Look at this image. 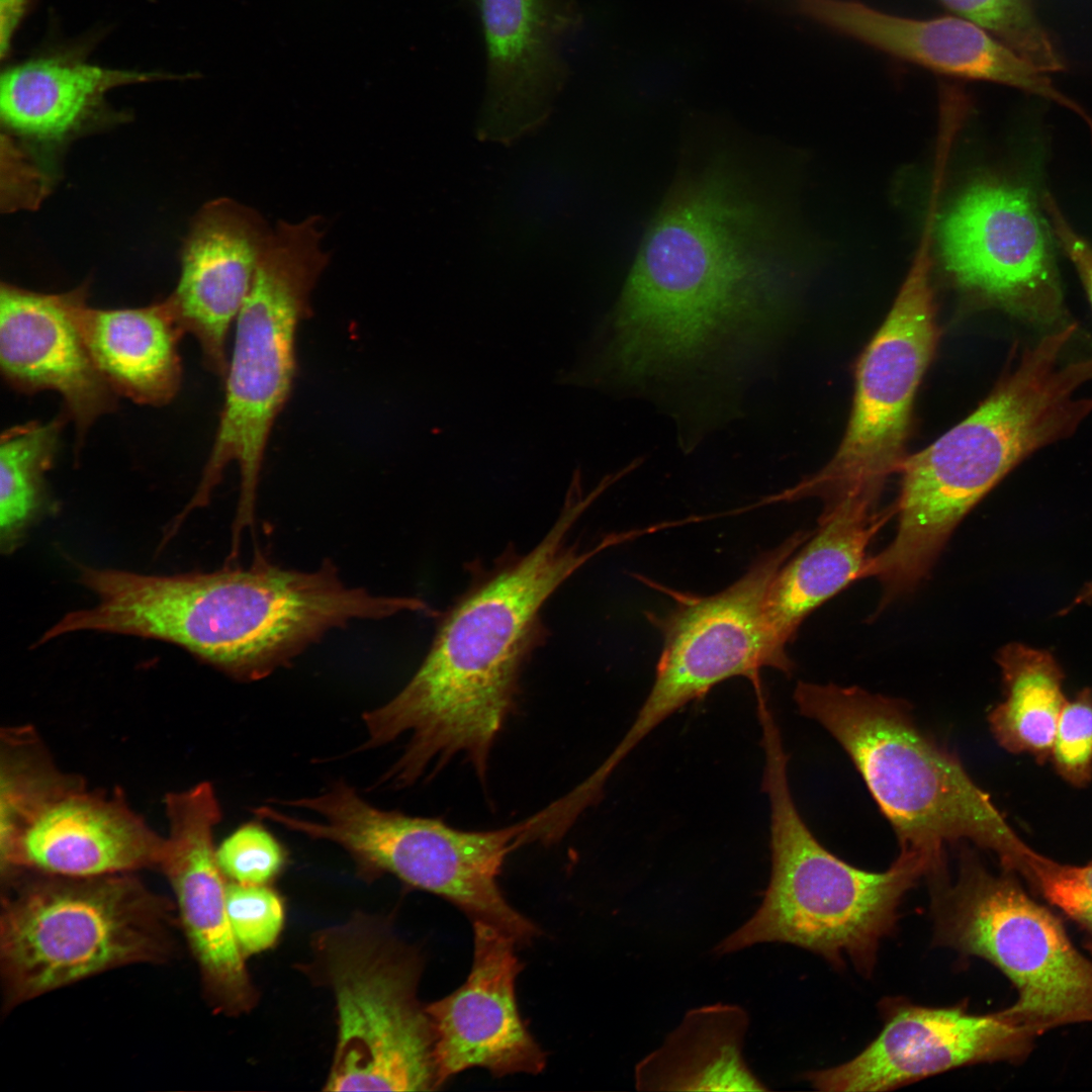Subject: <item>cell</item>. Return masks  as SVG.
<instances>
[{"label":"cell","instance_id":"19","mask_svg":"<svg viewBox=\"0 0 1092 1092\" xmlns=\"http://www.w3.org/2000/svg\"><path fill=\"white\" fill-rule=\"evenodd\" d=\"M163 837L117 797L75 782L40 802L0 839L7 872L71 878L128 874L158 867Z\"/></svg>","mask_w":1092,"mask_h":1092},{"label":"cell","instance_id":"30","mask_svg":"<svg viewBox=\"0 0 1092 1092\" xmlns=\"http://www.w3.org/2000/svg\"><path fill=\"white\" fill-rule=\"evenodd\" d=\"M1017 876L1092 937V860L1061 863L1033 850Z\"/></svg>","mask_w":1092,"mask_h":1092},{"label":"cell","instance_id":"8","mask_svg":"<svg viewBox=\"0 0 1092 1092\" xmlns=\"http://www.w3.org/2000/svg\"><path fill=\"white\" fill-rule=\"evenodd\" d=\"M130 874H38L10 886L0 919L6 1010L114 969L169 960L172 905Z\"/></svg>","mask_w":1092,"mask_h":1092},{"label":"cell","instance_id":"25","mask_svg":"<svg viewBox=\"0 0 1092 1092\" xmlns=\"http://www.w3.org/2000/svg\"><path fill=\"white\" fill-rule=\"evenodd\" d=\"M169 78L105 68L61 57L15 64L0 78V116L10 130L38 142L65 140L101 105L110 90Z\"/></svg>","mask_w":1092,"mask_h":1092},{"label":"cell","instance_id":"26","mask_svg":"<svg viewBox=\"0 0 1092 1092\" xmlns=\"http://www.w3.org/2000/svg\"><path fill=\"white\" fill-rule=\"evenodd\" d=\"M747 1012L717 1003L690 1010L635 1067L639 1091H766L743 1056Z\"/></svg>","mask_w":1092,"mask_h":1092},{"label":"cell","instance_id":"9","mask_svg":"<svg viewBox=\"0 0 1092 1092\" xmlns=\"http://www.w3.org/2000/svg\"><path fill=\"white\" fill-rule=\"evenodd\" d=\"M273 802L308 810L318 819L271 805L259 808L260 818L339 845L363 877L391 874L450 901L472 922L490 924L517 938L529 931L530 920L508 903L498 886L508 854L525 842L523 821L491 830H463L439 818L377 808L344 781L315 796Z\"/></svg>","mask_w":1092,"mask_h":1092},{"label":"cell","instance_id":"5","mask_svg":"<svg viewBox=\"0 0 1092 1092\" xmlns=\"http://www.w3.org/2000/svg\"><path fill=\"white\" fill-rule=\"evenodd\" d=\"M799 712L821 724L850 757L892 826L900 850L924 855L931 873L947 846L971 842L1015 873L1033 850L968 774L957 753L916 723L904 700L859 687L799 681Z\"/></svg>","mask_w":1092,"mask_h":1092},{"label":"cell","instance_id":"22","mask_svg":"<svg viewBox=\"0 0 1092 1092\" xmlns=\"http://www.w3.org/2000/svg\"><path fill=\"white\" fill-rule=\"evenodd\" d=\"M75 290L39 293L7 283L0 289V367L16 390L58 392L78 437L116 405L72 313Z\"/></svg>","mask_w":1092,"mask_h":1092},{"label":"cell","instance_id":"20","mask_svg":"<svg viewBox=\"0 0 1092 1092\" xmlns=\"http://www.w3.org/2000/svg\"><path fill=\"white\" fill-rule=\"evenodd\" d=\"M805 16L848 37L937 73L1000 83L1086 111L1045 73L979 25L959 17L915 19L853 0H792Z\"/></svg>","mask_w":1092,"mask_h":1092},{"label":"cell","instance_id":"17","mask_svg":"<svg viewBox=\"0 0 1092 1092\" xmlns=\"http://www.w3.org/2000/svg\"><path fill=\"white\" fill-rule=\"evenodd\" d=\"M168 834L158 867L168 879L180 924L207 995L220 1011L251 1007L254 994L226 909V879L213 833L221 809L213 791L194 787L165 799Z\"/></svg>","mask_w":1092,"mask_h":1092},{"label":"cell","instance_id":"34","mask_svg":"<svg viewBox=\"0 0 1092 1092\" xmlns=\"http://www.w3.org/2000/svg\"><path fill=\"white\" fill-rule=\"evenodd\" d=\"M1042 205L1050 218L1053 236L1074 264L1092 305V243L1074 231L1051 195L1043 196Z\"/></svg>","mask_w":1092,"mask_h":1092},{"label":"cell","instance_id":"15","mask_svg":"<svg viewBox=\"0 0 1092 1092\" xmlns=\"http://www.w3.org/2000/svg\"><path fill=\"white\" fill-rule=\"evenodd\" d=\"M481 26L485 92L476 138L510 146L540 129L570 71L564 57L580 29L576 0H465Z\"/></svg>","mask_w":1092,"mask_h":1092},{"label":"cell","instance_id":"28","mask_svg":"<svg viewBox=\"0 0 1092 1092\" xmlns=\"http://www.w3.org/2000/svg\"><path fill=\"white\" fill-rule=\"evenodd\" d=\"M64 420L32 421L5 430L0 439V548L11 554L50 509L52 468Z\"/></svg>","mask_w":1092,"mask_h":1092},{"label":"cell","instance_id":"12","mask_svg":"<svg viewBox=\"0 0 1092 1092\" xmlns=\"http://www.w3.org/2000/svg\"><path fill=\"white\" fill-rule=\"evenodd\" d=\"M925 228L894 304L857 363L853 406L838 450L824 468L771 502L815 496L823 502L821 514L848 498L878 505L887 477L900 469L915 394L937 341L933 231Z\"/></svg>","mask_w":1092,"mask_h":1092},{"label":"cell","instance_id":"6","mask_svg":"<svg viewBox=\"0 0 1092 1092\" xmlns=\"http://www.w3.org/2000/svg\"><path fill=\"white\" fill-rule=\"evenodd\" d=\"M762 791L770 808L771 870L763 899L741 926L715 946L717 954L764 942L790 943L841 967L848 958L864 975L874 970L882 938L898 921L905 894L930 869L919 852L899 850L884 872L855 868L827 850L794 802L789 756L776 719L761 721Z\"/></svg>","mask_w":1092,"mask_h":1092},{"label":"cell","instance_id":"11","mask_svg":"<svg viewBox=\"0 0 1092 1092\" xmlns=\"http://www.w3.org/2000/svg\"><path fill=\"white\" fill-rule=\"evenodd\" d=\"M314 946L338 1015L325 1090L438 1089L432 1024L417 998L420 957L367 918L324 931Z\"/></svg>","mask_w":1092,"mask_h":1092},{"label":"cell","instance_id":"23","mask_svg":"<svg viewBox=\"0 0 1092 1092\" xmlns=\"http://www.w3.org/2000/svg\"><path fill=\"white\" fill-rule=\"evenodd\" d=\"M72 313L96 368L117 395L146 405L175 397L185 333L168 298L138 308L99 309L86 304L82 286L75 290Z\"/></svg>","mask_w":1092,"mask_h":1092},{"label":"cell","instance_id":"14","mask_svg":"<svg viewBox=\"0 0 1092 1092\" xmlns=\"http://www.w3.org/2000/svg\"><path fill=\"white\" fill-rule=\"evenodd\" d=\"M1052 229L1026 185L981 177L940 220L939 253L963 289L1028 324L1064 316Z\"/></svg>","mask_w":1092,"mask_h":1092},{"label":"cell","instance_id":"2","mask_svg":"<svg viewBox=\"0 0 1092 1092\" xmlns=\"http://www.w3.org/2000/svg\"><path fill=\"white\" fill-rule=\"evenodd\" d=\"M597 498L570 484L540 542L476 571L412 678L388 702L362 714L367 738L359 751L408 736L387 769L394 784L412 786L461 754L485 779L492 746L516 705L523 666L543 637L545 604L585 563L620 543L617 534L592 546L574 538V527Z\"/></svg>","mask_w":1092,"mask_h":1092},{"label":"cell","instance_id":"21","mask_svg":"<svg viewBox=\"0 0 1092 1092\" xmlns=\"http://www.w3.org/2000/svg\"><path fill=\"white\" fill-rule=\"evenodd\" d=\"M272 231L256 209L219 198L199 211L185 243L181 276L168 300L184 333L199 343L205 365L222 380L228 334Z\"/></svg>","mask_w":1092,"mask_h":1092},{"label":"cell","instance_id":"33","mask_svg":"<svg viewBox=\"0 0 1092 1092\" xmlns=\"http://www.w3.org/2000/svg\"><path fill=\"white\" fill-rule=\"evenodd\" d=\"M1050 760L1059 776L1074 787L1092 780V690L1067 700L1060 715Z\"/></svg>","mask_w":1092,"mask_h":1092},{"label":"cell","instance_id":"35","mask_svg":"<svg viewBox=\"0 0 1092 1092\" xmlns=\"http://www.w3.org/2000/svg\"><path fill=\"white\" fill-rule=\"evenodd\" d=\"M30 0H0V51L4 57Z\"/></svg>","mask_w":1092,"mask_h":1092},{"label":"cell","instance_id":"13","mask_svg":"<svg viewBox=\"0 0 1092 1092\" xmlns=\"http://www.w3.org/2000/svg\"><path fill=\"white\" fill-rule=\"evenodd\" d=\"M810 535L801 531L790 536L715 595L669 592L673 607L652 620L662 635L653 685L630 728L605 759L609 769H616L660 723L718 684L744 676L755 686L765 667L792 673L794 662L770 632L766 600L780 569Z\"/></svg>","mask_w":1092,"mask_h":1092},{"label":"cell","instance_id":"4","mask_svg":"<svg viewBox=\"0 0 1092 1092\" xmlns=\"http://www.w3.org/2000/svg\"><path fill=\"white\" fill-rule=\"evenodd\" d=\"M1075 332L1066 325L1025 347L977 410L903 460L896 533L861 571L882 584L883 606L926 578L958 525L1009 471L1092 414V397L1081 394L1092 356L1064 357Z\"/></svg>","mask_w":1092,"mask_h":1092},{"label":"cell","instance_id":"32","mask_svg":"<svg viewBox=\"0 0 1092 1092\" xmlns=\"http://www.w3.org/2000/svg\"><path fill=\"white\" fill-rule=\"evenodd\" d=\"M230 923L244 956L263 951L276 941L283 925L280 897L267 885H226Z\"/></svg>","mask_w":1092,"mask_h":1092},{"label":"cell","instance_id":"10","mask_svg":"<svg viewBox=\"0 0 1092 1092\" xmlns=\"http://www.w3.org/2000/svg\"><path fill=\"white\" fill-rule=\"evenodd\" d=\"M934 941L982 958L1012 983L1017 999L1001 1010L1034 1036L1092 1022V962L1061 921L1013 873L989 871L968 843L958 845V875L927 879Z\"/></svg>","mask_w":1092,"mask_h":1092},{"label":"cell","instance_id":"7","mask_svg":"<svg viewBox=\"0 0 1092 1092\" xmlns=\"http://www.w3.org/2000/svg\"><path fill=\"white\" fill-rule=\"evenodd\" d=\"M322 217L278 221L258 260L236 318L224 376L225 397L209 458L182 519L209 504L224 469L236 462L240 496L232 538L253 527L257 490L270 432L292 388L295 339L309 313V296L330 261L322 248Z\"/></svg>","mask_w":1092,"mask_h":1092},{"label":"cell","instance_id":"36","mask_svg":"<svg viewBox=\"0 0 1092 1092\" xmlns=\"http://www.w3.org/2000/svg\"><path fill=\"white\" fill-rule=\"evenodd\" d=\"M1092 599V582L1089 583L1076 598L1074 604H1080Z\"/></svg>","mask_w":1092,"mask_h":1092},{"label":"cell","instance_id":"27","mask_svg":"<svg viewBox=\"0 0 1092 1092\" xmlns=\"http://www.w3.org/2000/svg\"><path fill=\"white\" fill-rule=\"evenodd\" d=\"M996 660L1005 698L988 714L992 735L1006 751L1044 763L1067 702L1063 670L1048 651L1020 643L1003 647Z\"/></svg>","mask_w":1092,"mask_h":1092},{"label":"cell","instance_id":"24","mask_svg":"<svg viewBox=\"0 0 1092 1092\" xmlns=\"http://www.w3.org/2000/svg\"><path fill=\"white\" fill-rule=\"evenodd\" d=\"M894 514V508L882 512L849 498L820 515L816 533L783 565L768 590L766 615L780 647L787 650L814 610L860 579L872 540Z\"/></svg>","mask_w":1092,"mask_h":1092},{"label":"cell","instance_id":"1","mask_svg":"<svg viewBox=\"0 0 1092 1092\" xmlns=\"http://www.w3.org/2000/svg\"><path fill=\"white\" fill-rule=\"evenodd\" d=\"M759 186L722 158L677 180L579 357L592 386L673 408L736 402L768 356L791 275L786 228Z\"/></svg>","mask_w":1092,"mask_h":1092},{"label":"cell","instance_id":"16","mask_svg":"<svg viewBox=\"0 0 1092 1092\" xmlns=\"http://www.w3.org/2000/svg\"><path fill=\"white\" fill-rule=\"evenodd\" d=\"M884 1015L882 1031L855 1058L804 1079L820 1091H887L964 1066L1018 1063L1036 1037L1002 1011L974 1014L963 1005L896 1000L884 1004Z\"/></svg>","mask_w":1092,"mask_h":1092},{"label":"cell","instance_id":"18","mask_svg":"<svg viewBox=\"0 0 1092 1092\" xmlns=\"http://www.w3.org/2000/svg\"><path fill=\"white\" fill-rule=\"evenodd\" d=\"M473 933L468 978L453 993L426 1006L439 1087L471 1068L504 1077L537 1074L546 1063L518 1008L515 985L522 968L515 952L518 942L481 921H473Z\"/></svg>","mask_w":1092,"mask_h":1092},{"label":"cell","instance_id":"29","mask_svg":"<svg viewBox=\"0 0 1092 1092\" xmlns=\"http://www.w3.org/2000/svg\"><path fill=\"white\" fill-rule=\"evenodd\" d=\"M963 18L979 25L1043 73L1063 71L1066 64L1037 18L1031 0H940Z\"/></svg>","mask_w":1092,"mask_h":1092},{"label":"cell","instance_id":"31","mask_svg":"<svg viewBox=\"0 0 1092 1092\" xmlns=\"http://www.w3.org/2000/svg\"><path fill=\"white\" fill-rule=\"evenodd\" d=\"M216 856L225 879L245 885H267L286 860L281 843L259 822H248L232 832L216 848Z\"/></svg>","mask_w":1092,"mask_h":1092},{"label":"cell","instance_id":"3","mask_svg":"<svg viewBox=\"0 0 1092 1092\" xmlns=\"http://www.w3.org/2000/svg\"><path fill=\"white\" fill-rule=\"evenodd\" d=\"M425 609L419 598L348 586L329 561L300 571L257 552L247 567L212 572L158 575L110 568L98 586L95 619L104 633L168 642L252 681L290 663L333 629Z\"/></svg>","mask_w":1092,"mask_h":1092}]
</instances>
